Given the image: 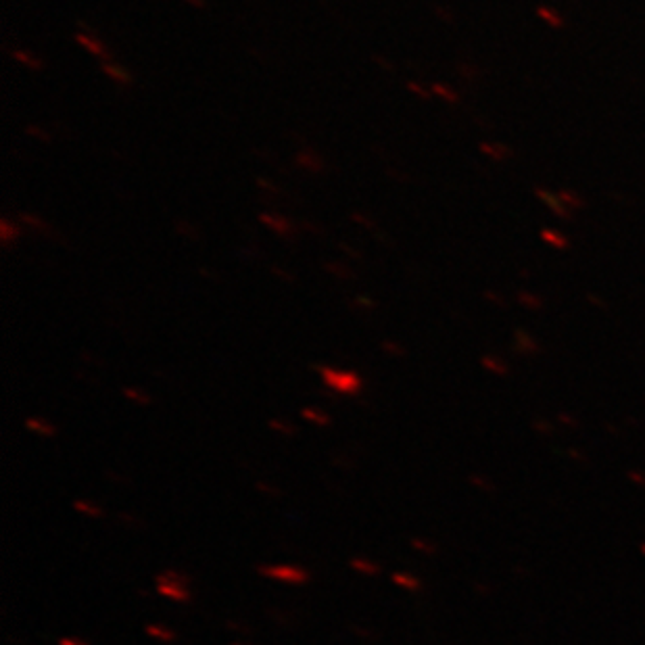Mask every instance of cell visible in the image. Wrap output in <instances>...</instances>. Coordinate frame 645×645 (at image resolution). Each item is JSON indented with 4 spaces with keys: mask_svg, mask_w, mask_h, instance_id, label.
Returning a JSON list of instances; mask_svg holds the SVG:
<instances>
[{
    "mask_svg": "<svg viewBox=\"0 0 645 645\" xmlns=\"http://www.w3.org/2000/svg\"><path fill=\"white\" fill-rule=\"evenodd\" d=\"M319 374L321 381H324L326 387H330L337 393L343 395H355L361 389V381L355 372H347V370H337V367H328V365H319Z\"/></svg>",
    "mask_w": 645,
    "mask_h": 645,
    "instance_id": "6da1fadb",
    "label": "cell"
},
{
    "mask_svg": "<svg viewBox=\"0 0 645 645\" xmlns=\"http://www.w3.org/2000/svg\"><path fill=\"white\" fill-rule=\"evenodd\" d=\"M257 570L263 576H267V578L291 582V585H303L309 578V574L303 568H297V566H257Z\"/></svg>",
    "mask_w": 645,
    "mask_h": 645,
    "instance_id": "7a4b0ae2",
    "label": "cell"
},
{
    "mask_svg": "<svg viewBox=\"0 0 645 645\" xmlns=\"http://www.w3.org/2000/svg\"><path fill=\"white\" fill-rule=\"evenodd\" d=\"M157 589H159V593L163 596V598H168V600H176V602H184V600H188L186 582L157 580Z\"/></svg>",
    "mask_w": 645,
    "mask_h": 645,
    "instance_id": "3957f363",
    "label": "cell"
},
{
    "mask_svg": "<svg viewBox=\"0 0 645 645\" xmlns=\"http://www.w3.org/2000/svg\"><path fill=\"white\" fill-rule=\"evenodd\" d=\"M76 40H78V44H80V46H84L88 52H92V55H96L98 59H106V50H104V46H102L96 38H92L90 34L78 32Z\"/></svg>",
    "mask_w": 645,
    "mask_h": 645,
    "instance_id": "277c9868",
    "label": "cell"
},
{
    "mask_svg": "<svg viewBox=\"0 0 645 645\" xmlns=\"http://www.w3.org/2000/svg\"><path fill=\"white\" fill-rule=\"evenodd\" d=\"M25 426H27L30 430H34V433H38V435H44V437H50L52 433H55V428H52L48 422L40 420V418H27Z\"/></svg>",
    "mask_w": 645,
    "mask_h": 645,
    "instance_id": "5b68a950",
    "label": "cell"
},
{
    "mask_svg": "<svg viewBox=\"0 0 645 645\" xmlns=\"http://www.w3.org/2000/svg\"><path fill=\"white\" fill-rule=\"evenodd\" d=\"M102 69H104V73H106V76H109L111 80H115V82H122V84L130 82V73H128L124 67H120V65L104 63V65H102Z\"/></svg>",
    "mask_w": 645,
    "mask_h": 645,
    "instance_id": "8992f818",
    "label": "cell"
},
{
    "mask_svg": "<svg viewBox=\"0 0 645 645\" xmlns=\"http://www.w3.org/2000/svg\"><path fill=\"white\" fill-rule=\"evenodd\" d=\"M146 633L155 639H161V641H172L174 639V633L163 629V626H157V624H148L146 626Z\"/></svg>",
    "mask_w": 645,
    "mask_h": 645,
    "instance_id": "52a82bcc",
    "label": "cell"
},
{
    "mask_svg": "<svg viewBox=\"0 0 645 645\" xmlns=\"http://www.w3.org/2000/svg\"><path fill=\"white\" fill-rule=\"evenodd\" d=\"M303 416H305L307 420H311V422L319 424V426H326V424H330V418H328L326 414H321V411H317V409H311V407L303 409Z\"/></svg>",
    "mask_w": 645,
    "mask_h": 645,
    "instance_id": "ba28073f",
    "label": "cell"
},
{
    "mask_svg": "<svg viewBox=\"0 0 645 645\" xmlns=\"http://www.w3.org/2000/svg\"><path fill=\"white\" fill-rule=\"evenodd\" d=\"M73 508L78 510V512H82V514H86V516H90V518H98L102 512H100V508H96V506H92V503H88V501H82V499H78L76 503H73Z\"/></svg>",
    "mask_w": 645,
    "mask_h": 645,
    "instance_id": "9c48e42d",
    "label": "cell"
},
{
    "mask_svg": "<svg viewBox=\"0 0 645 645\" xmlns=\"http://www.w3.org/2000/svg\"><path fill=\"white\" fill-rule=\"evenodd\" d=\"M351 566L355 568V570H359V572H365V574H376L381 568L376 566V564H372V562H365V560H359V558H355V560H351Z\"/></svg>",
    "mask_w": 645,
    "mask_h": 645,
    "instance_id": "30bf717a",
    "label": "cell"
},
{
    "mask_svg": "<svg viewBox=\"0 0 645 645\" xmlns=\"http://www.w3.org/2000/svg\"><path fill=\"white\" fill-rule=\"evenodd\" d=\"M261 220H263V222H265L267 226H272V228H274L276 232H280V234H284V232L288 230V224H286L284 220H278V218H274V215H267V213H265Z\"/></svg>",
    "mask_w": 645,
    "mask_h": 645,
    "instance_id": "8fae6325",
    "label": "cell"
},
{
    "mask_svg": "<svg viewBox=\"0 0 645 645\" xmlns=\"http://www.w3.org/2000/svg\"><path fill=\"white\" fill-rule=\"evenodd\" d=\"M0 230H3V242H5V245H9V242H11L13 238H17V234H19L17 228H13L9 220H3V224H0Z\"/></svg>",
    "mask_w": 645,
    "mask_h": 645,
    "instance_id": "7c38bea8",
    "label": "cell"
},
{
    "mask_svg": "<svg viewBox=\"0 0 645 645\" xmlns=\"http://www.w3.org/2000/svg\"><path fill=\"white\" fill-rule=\"evenodd\" d=\"M124 395H126L130 401L140 403V405H148V403H150V399H148L146 395H142L140 391H136V389H124Z\"/></svg>",
    "mask_w": 645,
    "mask_h": 645,
    "instance_id": "4fadbf2b",
    "label": "cell"
},
{
    "mask_svg": "<svg viewBox=\"0 0 645 645\" xmlns=\"http://www.w3.org/2000/svg\"><path fill=\"white\" fill-rule=\"evenodd\" d=\"M299 163L305 166V168H311V170H319V159H315L311 152H301L299 155Z\"/></svg>",
    "mask_w": 645,
    "mask_h": 645,
    "instance_id": "5bb4252c",
    "label": "cell"
},
{
    "mask_svg": "<svg viewBox=\"0 0 645 645\" xmlns=\"http://www.w3.org/2000/svg\"><path fill=\"white\" fill-rule=\"evenodd\" d=\"M267 614H270L276 622H280V624H284V626H291L293 624V618H291V614L288 612H280V610H267Z\"/></svg>",
    "mask_w": 645,
    "mask_h": 645,
    "instance_id": "9a60e30c",
    "label": "cell"
},
{
    "mask_svg": "<svg viewBox=\"0 0 645 645\" xmlns=\"http://www.w3.org/2000/svg\"><path fill=\"white\" fill-rule=\"evenodd\" d=\"M13 55H15V59H17V61H21V63H23V65H27V67H38V65H40V61H38V59H34L32 55H27V52H23V50H15Z\"/></svg>",
    "mask_w": 645,
    "mask_h": 645,
    "instance_id": "2e32d148",
    "label": "cell"
},
{
    "mask_svg": "<svg viewBox=\"0 0 645 645\" xmlns=\"http://www.w3.org/2000/svg\"><path fill=\"white\" fill-rule=\"evenodd\" d=\"M117 522L120 524H126V526H144L142 520H138L136 516H130V514H117Z\"/></svg>",
    "mask_w": 645,
    "mask_h": 645,
    "instance_id": "e0dca14e",
    "label": "cell"
},
{
    "mask_svg": "<svg viewBox=\"0 0 645 645\" xmlns=\"http://www.w3.org/2000/svg\"><path fill=\"white\" fill-rule=\"evenodd\" d=\"M393 580H395L397 585H401V587H407V589H416V587H418V582H416L414 578L405 576V574H395Z\"/></svg>",
    "mask_w": 645,
    "mask_h": 645,
    "instance_id": "ac0fdd59",
    "label": "cell"
},
{
    "mask_svg": "<svg viewBox=\"0 0 645 645\" xmlns=\"http://www.w3.org/2000/svg\"><path fill=\"white\" fill-rule=\"evenodd\" d=\"M270 426H272L274 430H280V433H284V435H293V433H295V428H293L291 424H282V422H278V420H272Z\"/></svg>",
    "mask_w": 645,
    "mask_h": 645,
    "instance_id": "d6986e66",
    "label": "cell"
},
{
    "mask_svg": "<svg viewBox=\"0 0 645 645\" xmlns=\"http://www.w3.org/2000/svg\"><path fill=\"white\" fill-rule=\"evenodd\" d=\"M257 489L263 491V493H270V495H280L278 489H274V487H270V485H265V482H257Z\"/></svg>",
    "mask_w": 645,
    "mask_h": 645,
    "instance_id": "ffe728a7",
    "label": "cell"
},
{
    "mask_svg": "<svg viewBox=\"0 0 645 645\" xmlns=\"http://www.w3.org/2000/svg\"><path fill=\"white\" fill-rule=\"evenodd\" d=\"M59 645H86V643H82L78 639H71V637H65V639L59 641Z\"/></svg>",
    "mask_w": 645,
    "mask_h": 645,
    "instance_id": "44dd1931",
    "label": "cell"
},
{
    "mask_svg": "<svg viewBox=\"0 0 645 645\" xmlns=\"http://www.w3.org/2000/svg\"><path fill=\"white\" fill-rule=\"evenodd\" d=\"M353 631H355L359 637H370V639H376V635H372V631H363V629H357V626H353Z\"/></svg>",
    "mask_w": 645,
    "mask_h": 645,
    "instance_id": "7402d4cb",
    "label": "cell"
},
{
    "mask_svg": "<svg viewBox=\"0 0 645 645\" xmlns=\"http://www.w3.org/2000/svg\"><path fill=\"white\" fill-rule=\"evenodd\" d=\"M232 645H245V643H232Z\"/></svg>",
    "mask_w": 645,
    "mask_h": 645,
    "instance_id": "603a6c76",
    "label": "cell"
}]
</instances>
